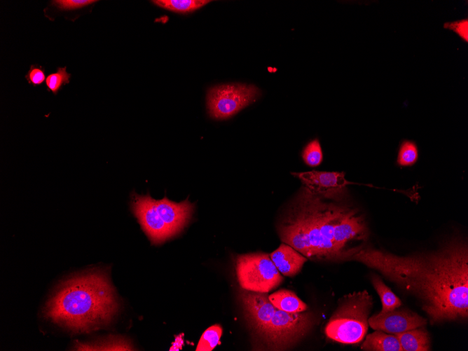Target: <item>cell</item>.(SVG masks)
Masks as SVG:
<instances>
[{
    "label": "cell",
    "instance_id": "cell-2",
    "mask_svg": "<svg viewBox=\"0 0 468 351\" xmlns=\"http://www.w3.org/2000/svg\"><path fill=\"white\" fill-rule=\"evenodd\" d=\"M118 308L108 275L93 269L62 283L47 301L43 312L58 325L85 332L109 324Z\"/></svg>",
    "mask_w": 468,
    "mask_h": 351
},
{
    "label": "cell",
    "instance_id": "cell-3",
    "mask_svg": "<svg viewBox=\"0 0 468 351\" xmlns=\"http://www.w3.org/2000/svg\"><path fill=\"white\" fill-rule=\"evenodd\" d=\"M296 212L289 218L301 228L310 259L343 261L344 256L334 240L336 226L347 208L324 201L303 186Z\"/></svg>",
    "mask_w": 468,
    "mask_h": 351
},
{
    "label": "cell",
    "instance_id": "cell-10",
    "mask_svg": "<svg viewBox=\"0 0 468 351\" xmlns=\"http://www.w3.org/2000/svg\"><path fill=\"white\" fill-rule=\"evenodd\" d=\"M240 298L247 322L259 336L277 308L270 302L267 293L244 289L240 293Z\"/></svg>",
    "mask_w": 468,
    "mask_h": 351
},
{
    "label": "cell",
    "instance_id": "cell-15",
    "mask_svg": "<svg viewBox=\"0 0 468 351\" xmlns=\"http://www.w3.org/2000/svg\"><path fill=\"white\" fill-rule=\"evenodd\" d=\"M361 348L369 351H403L399 341L394 334L376 330L369 334Z\"/></svg>",
    "mask_w": 468,
    "mask_h": 351
},
{
    "label": "cell",
    "instance_id": "cell-25",
    "mask_svg": "<svg viewBox=\"0 0 468 351\" xmlns=\"http://www.w3.org/2000/svg\"><path fill=\"white\" fill-rule=\"evenodd\" d=\"M25 78L33 86L41 85L46 79L44 68L37 64L31 65L25 75Z\"/></svg>",
    "mask_w": 468,
    "mask_h": 351
},
{
    "label": "cell",
    "instance_id": "cell-12",
    "mask_svg": "<svg viewBox=\"0 0 468 351\" xmlns=\"http://www.w3.org/2000/svg\"><path fill=\"white\" fill-rule=\"evenodd\" d=\"M154 202L157 212L173 236L183 230L193 212L194 205L188 200L177 203L165 197L154 200Z\"/></svg>",
    "mask_w": 468,
    "mask_h": 351
},
{
    "label": "cell",
    "instance_id": "cell-18",
    "mask_svg": "<svg viewBox=\"0 0 468 351\" xmlns=\"http://www.w3.org/2000/svg\"><path fill=\"white\" fill-rule=\"evenodd\" d=\"M156 6L177 13H189L194 11L210 1L205 0H156L152 1Z\"/></svg>",
    "mask_w": 468,
    "mask_h": 351
},
{
    "label": "cell",
    "instance_id": "cell-17",
    "mask_svg": "<svg viewBox=\"0 0 468 351\" xmlns=\"http://www.w3.org/2000/svg\"><path fill=\"white\" fill-rule=\"evenodd\" d=\"M372 284L378 293L382 303L380 312H387L399 308L402 303L392 291L376 275L371 277Z\"/></svg>",
    "mask_w": 468,
    "mask_h": 351
},
{
    "label": "cell",
    "instance_id": "cell-9",
    "mask_svg": "<svg viewBox=\"0 0 468 351\" xmlns=\"http://www.w3.org/2000/svg\"><path fill=\"white\" fill-rule=\"evenodd\" d=\"M154 200L149 195L134 193L132 209L151 243L159 245L173 235L157 212Z\"/></svg>",
    "mask_w": 468,
    "mask_h": 351
},
{
    "label": "cell",
    "instance_id": "cell-8",
    "mask_svg": "<svg viewBox=\"0 0 468 351\" xmlns=\"http://www.w3.org/2000/svg\"><path fill=\"white\" fill-rule=\"evenodd\" d=\"M298 178L303 186L312 193L324 199L336 201L344 198L347 193V185L352 183L345 178L344 172L310 171L292 172Z\"/></svg>",
    "mask_w": 468,
    "mask_h": 351
},
{
    "label": "cell",
    "instance_id": "cell-13",
    "mask_svg": "<svg viewBox=\"0 0 468 351\" xmlns=\"http://www.w3.org/2000/svg\"><path fill=\"white\" fill-rule=\"evenodd\" d=\"M278 271L284 276L297 275L307 261V258L287 244H282L270 254Z\"/></svg>",
    "mask_w": 468,
    "mask_h": 351
},
{
    "label": "cell",
    "instance_id": "cell-1",
    "mask_svg": "<svg viewBox=\"0 0 468 351\" xmlns=\"http://www.w3.org/2000/svg\"><path fill=\"white\" fill-rule=\"evenodd\" d=\"M347 260L377 270L401 289L413 294L435 324L468 316V249L457 238L436 251L399 256L359 247Z\"/></svg>",
    "mask_w": 468,
    "mask_h": 351
},
{
    "label": "cell",
    "instance_id": "cell-19",
    "mask_svg": "<svg viewBox=\"0 0 468 351\" xmlns=\"http://www.w3.org/2000/svg\"><path fill=\"white\" fill-rule=\"evenodd\" d=\"M97 2L93 0H55L51 1L50 8L60 13H81L83 9L92 7Z\"/></svg>",
    "mask_w": 468,
    "mask_h": 351
},
{
    "label": "cell",
    "instance_id": "cell-6",
    "mask_svg": "<svg viewBox=\"0 0 468 351\" xmlns=\"http://www.w3.org/2000/svg\"><path fill=\"white\" fill-rule=\"evenodd\" d=\"M312 325L310 313H291L276 309L259 336L272 350H283L304 336Z\"/></svg>",
    "mask_w": 468,
    "mask_h": 351
},
{
    "label": "cell",
    "instance_id": "cell-24",
    "mask_svg": "<svg viewBox=\"0 0 468 351\" xmlns=\"http://www.w3.org/2000/svg\"><path fill=\"white\" fill-rule=\"evenodd\" d=\"M443 28L455 32L464 42H468V19L463 18L453 22H446Z\"/></svg>",
    "mask_w": 468,
    "mask_h": 351
},
{
    "label": "cell",
    "instance_id": "cell-22",
    "mask_svg": "<svg viewBox=\"0 0 468 351\" xmlns=\"http://www.w3.org/2000/svg\"><path fill=\"white\" fill-rule=\"evenodd\" d=\"M304 163L310 167H317L323 160V151L317 138L309 142L302 151Z\"/></svg>",
    "mask_w": 468,
    "mask_h": 351
},
{
    "label": "cell",
    "instance_id": "cell-7",
    "mask_svg": "<svg viewBox=\"0 0 468 351\" xmlns=\"http://www.w3.org/2000/svg\"><path fill=\"white\" fill-rule=\"evenodd\" d=\"M260 95L259 88L253 85L234 83L213 87L207 97L209 114L214 119H227L255 102Z\"/></svg>",
    "mask_w": 468,
    "mask_h": 351
},
{
    "label": "cell",
    "instance_id": "cell-16",
    "mask_svg": "<svg viewBox=\"0 0 468 351\" xmlns=\"http://www.w3.org/2000/svg\"><path fill=\"white\" fill-rule=\"evenodd\" d=\"M273 305L280 310L296 313L305 312L307 305L294 292L287 289H280L268 296Z\"/></svg>",
    "mask_w": 468,
    "mask_h": 351
},
{
    "label": "cell",
    "instance_id": "cell-21",
    "mask_svg": "<svg viewBox=\"0 0 468 351\" xmlns=\"http://www.w3.org/2000/svg\"><path fill=\"white\" fill-rule=\"evenodd\" d=\"M222 332L221 326L217 324L207 328L202 334L196 350H212L219 344Z\"/></svg>",
    "mask_w": 468,
    "mask_h": 351
},
{
    "label": "cell",
    "instance_id": "cell-23",
    "mask_svg": "<svg viewBox=\"0 0 468 351\" xmlns=\"http://www.w3.org/2000/svg\"><path fill=\"white\" fill-rule=\"evenodd\" d=\"M70 77L71 74L67 71V67H58L56 72L46 77L47 90L56 95L63 85L69 83Z\"/></svg>",
    "mask_w": 468,
    "mask_h": 351
},
{
    "label": "cell",
    "instance_id": "cell-14",
    "mask_svg": "<svg viewBox=\"0 0 468 351\" xmlns=\"http://www.w3.org/2000/svg\"><path fill=\"white\" fill-rule=\"evenodd\" d=\"M403 351H428L430 337L425 326L394 334Z\"/></svg>",
    "mask_w": 468,
    "mask_h": 351
},
{
    "label": "cell",
    "instance_id": "cell-20",
    "mask_svg": "<svg viewBox=\"0 0 468 351\" xmlns=\"http://www.w3.org/2000/svg\"><path fill=\"white\" fill-rule=\"evenodd\" d=\"M418 153L415 142L403 140L399 148L397 163L400 166H411L418 160Z\"/></svg>",
    "mask_w": 468,
    "mask_h": 351
},
{
    "label": "cell",
    "instance_id": "cell-11",
    "mask_svg": "<svg viewBox=\"0 0 468 351\" xmlns=\"http://www.w3.org/2000/svg\"><path fill=\"white\" fill-rule=\"evenodd\" d=\"M369 325L374 330L397 334L423 326L427 319L408 309H398L378 312L369 318Z\"/></svg>",
    "mask_w": 468,
    "mask_h": 351
},
{
    "label": "cell",
    "instance_id": "cell-5",
    "mask_svg": "<svg viewBox=\"0 0 468 351\" xmlns=\"http://www.w3.org/2000/svg\"><path fill=\"white\" fill-rule=\"evenodd\" d=\"M236 273L243 289L268 293L277 287L283 277L265 253H252L238 256Z\"/></svg>",
    "mask_w": 468,
    "mask_h": 351
},
{
    "label": "cell",
    "instance_id": "cell-4",
    "mask_svg": "<svg viewBox=\"0 0 468 351\" xmlns=\"http://www.w3.org/2000/svg\"><path fill=\"white\" fill-rule=\"evenodd\" d=\"M372 305L373 298L366 290L345 296L326 324L325 334L343 344L359 343L367 332Z\"/></svg>",
    "mask_w": 468,
    "mask_h": 351
}]
</instances>
